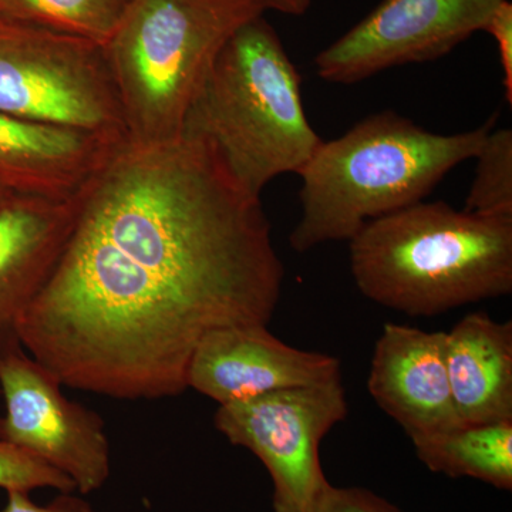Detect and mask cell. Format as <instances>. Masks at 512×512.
Segmentation results:
<instances>
[{
    "label": "cell",
    "mask_w": 512,
    "mask_h": 512,
    "mask_svg": "<svg viewBox=\"0 0 512 512\" xmlns=\"http://www.w3.org/2000/svg\"><path fill=\"white\" fill-rule=\"evenodd\" d=\"M473 184L464 211L512 215V131L491 130L476 157Z\"/></svg>",
    "instance_id": "17"
},
{
    "label": "cell",
    "mask_w": 512,
    "mask_h": 512,
    "mask_svg": "<svg viewBox=\"0 0 512 512\" xmlns=\"http://www.w3.org/2000/svg\"><path fill=\"white\" fill-rule=\"evenodd\" d=\"M340 379L338 357L286 345L268 325H241L201 340L188 366L187 387L224 406Z\"/></svg>",
    "instance_id": "10"
},
{
    "label": "cell",
    "mask_w": 512,
    "mask_h": 512,
    "mask_svg": "<svg viewBox=\"0 0 512 512\" xmlns=\"http://www.w3.org/2000/svg\"><path fill=\"white\" fill-rule=\"evenodd\" d=\"M119 144L76 128L0 113V188L13 194L72 197Z\"/></svg>",
    "instance_id": "13"
},
{
    "label": "cell",
    "mask_w": 512,
    "mask_h": 512,
    "mask_svg": "<svg viewBox=\"0 0 512 512\" xmlns=\"http://www.w3.org/2000/svg\"><path fill=\"white\" fill-rule=\"evenodd\" d=\"M301 84L278 33L258 16L222 47L184 131L207 140L235 180L261 197L274 178L298 174L322 143Z\"/></svg>",
    "instance_id": "4"
},
{
    "label": "cell",
    "mask_w": 512,
    "mask_h": 512,
    "mask_svg": "<svg viewBox=\"0 0 512 512\" xmlns=\"http://www.w3.org/2000/svg\"><path fill=\"white\" fill-rule=\"evenodd\" d=\"M501 0H383L315 57L323 82L353 84L410 63L431 62L483 30Z\"/></svg>",
    "instance_id": "9"
},
{
    "label": "cell",
    "mask_w": 512,
    "mask_h": 512,
    "mask_svg": "<svg viewBox=\"0 0 512 512\" xmlns=\"http://www.w3.org/2000/svg\"><path fill=\"white\" fill-rule=\"evenodd\" d=\"M410 440L417 458L433 473L512 490V421L460 424Z\"/></svg>",
    "instance_id": "15"
},
{
    "label": "cell",
    "mask_w": 512,
    "mask_h": 512,
    "mask_svg": "<svg viewBox=\"0 0 512 512\" xmlns=\"http://www.w3.org/2000/svg\"><path fill=\"white\" fill-rule=\"evenodd\" d=\"M367 390L409 437L460 426L446 366V332L386 323Z\"/></svg>",
    "instance_id": "12"
},
{
    "label": "cell",
    "mask_w": 512,
    "mask_h": 512,
    "mask_svg": "<svg viewBox=\"0 0 512 512\" xmlns=\"http://www.w3.org/2000/svg\"><path fill=\"white\" fill-rule=\"evenodd\" d=\"M136 0H0V18L104 46Z\"/></svg>",
    "instance_id": "16"
},
{
    "label": "cell",
    "mask_w": 512,
    "mask_h": 512,
    "mask_svg": "<svg viewBox=\"0 0 512 512\" xmlns=\"http://www.w3.org/2000/svg\"><path fill=\"white\" fill-rule=\"evenodd\" d=\"M494 123L495 117L464 133L437 134L389 110L322 140L298 171L301 218L289 245L305 254L349 242L367 222L424 201L457 165L477 156Z\"/></svg>",
    "instance_id": "2"
},
{
    "label": "cell",
    "mask_w": 512,
    "mask_h": 512,
    "mask_svg": "<svg viewBox=\"0 0 512 512\" xmlns=\"http://www.w3.org/2000/svg\"><path fill=\"white\" fill-rule=\"evenodd\" d=\"M265 12L262 0H136L103 46L127 141L180 137L222 47Z\"/></svg>",
    "instance_id": "5"
},
{
    "label": "cell",
    "mask_w": 512,
    "mask_h": 512,
    "mask_svg": "<svg viewBox=\"0 0 512 512\" xmlns=\"http://www.w3.org/2000/svg\"><path fill=\"white\" fill-rule=\"evenodd\" d=\"M446 366L460 424L512 421V322L485 312L446 332Z\"/></svg>",
    "instance_id": "14"
},
{
    "label": "cell",
    "mask_w": 512,
    "mask_h": 512,
    "mask_svg": "<svg viewBox=\"0 0 512 512\" xmlns=\"http://www.w3.org/2000/svg\"><path fill=\"white\" fill-rule=\"evenodd\" d=\"M8 194V191L3 190V188H0V200H2L5 195Z\"/></svg>",
    "instance_id": "23"
},
{
    "label": "cell",
    "mask_w": 512,
    "mask_h": 512,
    "mask_svg": "<svg viewBox=\"0 0 512 512\" xmlns=\"http://www.w3.org/2000/svg\"><path fill=\"white\" fill-rule=\"evenodd\" d=\"M348 414L340 379L224 404L214 424L229 443L262 461L274 483L275 512H311L330 484L320 464V443Z\"/></svg>",
    "instance_id": "7"
},
{
    "label": "cell",
    "mask_w": 512,
    "mask_h": 512,
    "mask_svg": "<svg viewBox=\"0 0 512 512\" xmlns=\"http://www.w3.org/2000/svg\"><path fill=\"white\" fill-rule=\"evenodd\" d=\"M484 32L494 37L500 53L501 69H503V86L505 100L512 104V3L501 0L493 15L488 19Z\"/></svg>",
    "instance_id": "20"
},
{
    "label": "cell",
    "mask_w": 512,
    "mask_h": 512,
    "mask_svg": "<svg viewBox=\"0 0 512 512\" xmlns=\"http://www.w3.org/2000/svg\"><path fill=\"white\" fill-rule=\"evenodd\" d=\"M311 512H403L383 497L359 487H333L319 495Z\"/></svg>",
    "instance_id": "19"
},
{
    "label": "cell",
    "mask_w": 512,
    "mask_h": 512,
    "mask_svg": "<svg viewBox=\"0 0 512 512\" xmlns=\"http://www.w3.org/2000/svg\"><path fill=\"white\" fill-rule=\"evenodd\" d=\"M284 278L261 197L207 140H126L84 185L62 258L19 320L20 345L63 386L178 396L201 340L269 325Z\"/></svg>",
    "instance_id": "1"
},
{
    "label": "cell",
    "mask_w": 512,
    "mask_h": 512,
    "mask_svg": "<svg viewBox=\"0 0 512 512\" xmlns=\"http://www.w3.org/2000/svg\"><path fill=\"white\" fill-rule=\"evenodd\" d=\"M0 113L127 140L104 47L0 18Z\"/></svg>",
    "instance_id": "6"
},
{
    "label": "cell",
    "mask_w": 512,
    "mask_h": 512,
    "mask_svg": "<svg viewBox=\"0 0 512 512\" xmlns=\"http://www.w3.org/2000/svg\"><path fill=\"white\" fill-rule=\"evenodd\" d=\"M82 190L66 198L8 192L0 200V359L22 349L19 320L62 258Z\"/></svg>",
    "instance_id": "11"
},
{
    "label": "cell",
    "mask_w": 512,
    "mask_h": 512,
    "mask_svg": "<svg viewBox=\"0 0 512 512\" xmlns=\"http://www.w3.org/2000/svg\"><path fill=\"white\" fill-rule=\"evenodd\" d=\"M266 10L285 13V15L302 16L308 12L312 0H262Z\"/></svg>",
    "instance_id": "22"
},
{
    "label": "cell",
    "mask_w": 512,
    "mask_h": 512,
    "mask_svg": "<svg viewBox=\"0 0 512 512\" xmlns=\"http://www.w3.org/2000/svg\"><path fill=\"white\" fill-rule=\"evenodd\" d=\"M62 386L23 348L2 357L0 441L60 471L80 494H92L110 478L109 437L99 414L70 402Z\"/></svg>",
    "instance_id": "8"
},
{
    "label": "cell",
    "mask_w": 512,
    "mask_h": 512,
    "mask_svg": "<svg viewBox=\"0 0 512 512\" xmlns=\"http://www.w3.org/2000/svg\"><path fill=\"white\" fill-rule=\"evenodd\" d=\"M350 271L370 301L441 315L512 292V215L420 201L367 222L349 241Z\"/></svg>",
    "instance_id": "3"
},
{
    "label": "cell",
    "mask_w": 512,
    "mask_h": 512,
    "mask_svg": "<svg viewBox=\"0 0 512 512\" xmlns=\"http://www.w3.org/2000/svg\"><path fill=\"white\" fill-rule=\"evenodd\" d=\"M0 488L30 491L53 488L59 493L76 491L73 481L32 454L0 441Z\"/></svg>",
    "instance_id": "18"
},
{
    "label": "cell",
    "mask_w": 512,
    "mask_h": 512,
    "mask_svg": "<svg viewBox=\"0 0 512 512\" xmlns=\"http://www.w3.org/2000/svg\"><path fill=\"white\" fill-rule=\"evenodd\" d=\"M8 500L0 512H97L79 495L60 493L46 505L36 504L26 491H6Z\"/></svg>",
    "instance_id": "21"
}]
</instances>
